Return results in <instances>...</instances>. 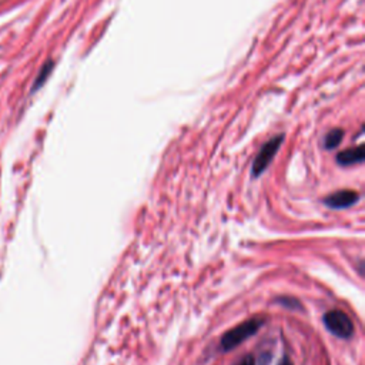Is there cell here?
I'll return each instance as SVG.
<instances>
[{
    "instance_id": "obj_10",
    "label": "cell",
    "mask_w": 365,
    "mask_h": 365,
    "mask_svg": "<svg viewBox=\"0 0 365 365\" xmlns=\"http://www.w3.org/2000/svg\"><path fill=\"white\" fill-rule=\"evenodd\" d=\"M279 365H292V362L285 356V358H282L281 359V362H279Z\"/></svg>"
},
{
    "instance_id": "obj_8",
    "label": "cell",
    "mask_w": 365,
    "mask_h": 365,
    "mask_svg": "<svg viewBox=\"0 0 365 365\" xmlns=\"http://www.w3.org/2000/svg\"><path fill=\"white\" fill-rule=\"evenodd\" d=\"M278 304L284 305V307H288V308H292V309H297V308H301L299 305V301L295 299V298H288V297H281L277 299Z\"/></svg>"
},
{
    "instance_id": "obj_2",
    "label": "cell",
    "mask_w": 365,
    "mask_h": 365,
    "mask_svg": "<svg viewBox=\"0 0 365 365\" xmlns=\"http://www.w3.org/2000/svg\"><path fill=\"white\" fill-rule=\"evenodd\" d=\"M324 324L329 332H332L338 338L348 339L354 334V324L351 318L339 309H332L325 312Z\"/></svg>"
},
{
    "instance_id": "obj_6",
    "label": "cell",
    "mask_w": 365,
    "mask_h": 365,
    "mask_svg": "<svg viewBox=\"0 0 365 365\" xmlns=\"http://www.w3.org/2000/svg\"><path fill=\"white\" fill-rule=\"evenodd\" d=\"M342 137H344V130L341 128H334L331 131L327 133L325 138H324V145L325 148L331 150V148H335L339 145V143L342 141Z\"/></svg>"
},
{
    "instance_id": "obj_7",
    "label": "cell",
    "mask_w": 365,
    "mask_h": 365,
    "mask_svg": "<svg viewBox=\"0 0 365 365\" xmlns=\"http://www.w3.org/2000/svg\"><path fill=\"white\" fill-rule=\"evenodd\" d=\"M53 67H54V61H53V60H48V61H46V63H44V66L40 68L38 76L36 77V81H34V84H33L31 91H36L38 87H41V86L44 84V81H46V80H47V77L50 76V73H51Z\"/></svg>"
},
{
    "instance_id": "obj_3",
    "label": "cell",
    "mask_w": 365,
    "mask_h": 365,
    "mask_svg": "<svg viewBox=\"0 0 365 365\" xmlns=\"http://www.w3.org/2000/svg\"><path fill=\"white\" fill-rule=\"evenodd\" d=\"M282 140H284V135L282 134H278L272 138H269L262 147L261 150L258 151L254 163H252V175L254 177H258L261 173H264L267 170V167L269 165V163L272 161L274 155L277 154L278 148L281 147L282 144Z\"/></svg>"
},
{
    "instance_id": "obj_1",
    "label": "cell",
    "mask_w": 365,
    "mask_h": 365,
    "mask_svg": "<svg viewBox=\"0 0 365 365\" xmlns=\"http://www.w3.org/2000/svg\"><path fill=\"white\" fill-rule=\"evenodd\" d=\"M264 324L262 318H251L245 322L238 324L237 327L231 328L230 331H227L222 338H221V348L224 351H230L234 349L237 345H240L241 342H244L248 336L254 335Z\"/></svg>"
},
{
    "instance_id": "obj_5",
    "label": "cell",
    "mask_w": 365,
    "mask_h": 365,
    "mask_svg": "<svg viewBox=\"0 0 365 365\" xmlns=\"http://www.w3.org/2000/svg\"><path fill=\"white\" fill-rule=\"evenodd\" d=\"M365 153H364V145H358V147H351L346 148L341 153H338L336 155V163L339 165H352V164H359L364 161Z\"/></svg>"
},
{
    "instance_id": "obj_9",
    "label": "cell",
    "mask_w": 365,
    "mask_h": 365,
    "mask_svg": "<svg viewBox=\"0 0 365 365\" xmlns=\"http://www.w3.org/2000/svg\"><path fill=\"white\" fill-rule=\"evenodd\" d=\"M237 365H255V359L252 355H245L240 359V362Z\"/></svg>"
},
{
    "instance_id": "obj_4",
    "label": "cell",
    "mask_w": 365,
    "mask_h": 365,
    "mask_svg": "<svg viewBox=\"0 0 365 365\" xmlns=\"http://www.w3.org/2000/svg\"><path fill=\"white\" fill-rule=\"evenodd\" d=\"M359 195L354 190H339L324 198V204L331 208H346L358 201Z\"/></svg>"
}]
</instances>
